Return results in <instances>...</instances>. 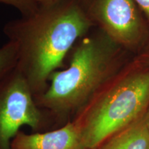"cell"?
I'll return each mask as SVG.
<instances>
[{"label":"cell","instance_id":"obj_1","mask_svg":"<svg viewBox=\"0 0 149 149\" xmlns=\"http://www.w3.org/2000/svg\"><path fill=\"white\" fill-rule=\"evenodd\" d=\"M93 26L77 0L39 3L33 13L5 24L3 33L17 46V69L35 97L46 91L54 72L66 68L72 46Z\"/></svg>","mask_w":149,"mask_h":149},{"label":"cell","instance_id":"obj_2","mask_svg":"<svg viewBox=\"0 0 149 149\" xmlns=\"http://www.w3.org/2000/svg\"><path fill=\"white\" fill-rule=\"evenodd\" d=\"M90 33L75 43L67 56L66 68L54 72L46 91L35 97L53 129L71 121L120 67V46L102 31Z\"/></svg>","mask_w":149,"mask_h":149},{"label":"cell","instance_id":"obj_3","mask_svg":"<svg viewBox=\"0 0 149 149\" xmlns=\"http://www.w3.org/2000/svg\"><path fill=\"white\" fill-rule=\"evenodd\" d=\"M149 102V72H117L96 91L71 120L86 148L136 122Z\"/></svg>","mask_w":149,"mask_h":149},{"label":"cell","instance_id":"obj_4","mask_svg":"<svg viewBox=\"0 0 149 149\" xmlns=\"http://www.w3.org/2000/svg\"><path fill=\"white\" fill-rule=\"evenodd\" d=\"M24 126L34 132L53 128L26 79L15 67L0 79V149H11L12 140Z\"/></svg>","mask_w":149,"mask_h":149},{"label":"cell","instance_id":"obj_5","mask_svg":"<svg viewBox=\"0 0 149 149\" xmlns=\"http://www.w3.org/2000/svg\"><path fill=\"white\" fill-rule=\"evenodd\" d=\"M86 15L120 46L136 44L141 24L134 0H77Z\"/></svg>","mask_w":149,"mask_h":149},{"label":"cell","instance_id":"obj_6","mask_svg":"<svg viewBox=\"0 0 149 149\" xmlns=\"http://www.w3.org/2000/svg\"><path fill=\"white\" fill-rule=\"evenodd\" d=\"M11 149H86L79 130L72 121L62 126L43 132L19 131Z\"/></svg>","mask_w":149,"mask_h":149},{"label":"cell","instance_id":"obj_7","mask_svg":"<svg viewBox=\"0 0 149 149\" xmlns=\"http://www.w3.org/2000/svg\"><path fill=\"white\" fill-rule=\"evenodd\" d=\"M96 149H149V132L144 120L123 128Z\"/></svg>","mask_w":149,"mask_h":149},{"label":"cell","instance_id":"obj_8","mask_svg":"<svg viewBox=\"0 0 149 149\" xmlns=\"http://www.w3.org/2000/svg\"><path fill=\"white\" fill-rule=\"evenodd\" d=\"M17 63V50L13 42L8 41L0 47V79L14 69Z\"/></svg>","mask_w":149,"mask_h":149},{"label":"cell","instance_id":"obj_9","mask_svg":"<svg viewBox=\"0 0 149 149\" xmlns=\"http://www.w3.org/2000/svg\"><path fill=\"white\" fill-rule=\"evenodd\" d=\"M0 3H3L16 8L22 16H27L33 13L39 6L36 0H0Z\"/></svg>","mask_w":149,"mask_h":149},{"label":"cell","instance_id":"obj_10","mask_svg":"<svg viewBox=\"0 0 149 149\" xmlns=\"http://www.w3.org/2000/svg\"><path fill=\"white\" fill-rule=\"evenodd\" d=\"M136 4L144 12L149 19V0H134Z\"/></svg>","mask_w":149,"mask_h":149},{"label":"cell","instance_id":"obj_11","mask_svg":"<svg viewBox=\"0 0 149 149\" xmlns=\"http://www.w3.org/2000/svg\"><path fill=\"white\" fill-rule=\"evenodd\" d=\"M144 122H145V124H146V127L148 128V130L149 132V111L148 112V113H147L146 116L145 117V118L144 119Z\"/></svg>","mask_w":149,"mask_h":149},{"label":"cell","instance_id":"obj_12","mask_svg":"<svg viewBox=\"0 0 149 149\" xmlns=\"http://www.w3.org/2000/svg\"><path fill=\"white\" fill-rule=\"evenodd\" d=\"M36 1L39 3H48V2H52V1H58V0H36Z\"/></svg>","mask_w":149,"mask_h":149},{"label":"cell","instance_id":"obj_13","mask_svg":"<svg viewBox=\"0 0 149 149\" xmlns=\"http://www.w3.org/2000/svg\"><path fill=\"white\" fill-rule=\"evenodd\" d=\"M86 149H89V148H86Z\"/></svg>","mask_w":149,"mask_h":149}]
</instances>
